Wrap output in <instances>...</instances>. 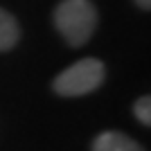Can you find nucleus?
<instances>
[{
	"label": "nucleus",
	"instance_id": "1",
	"mask_svg": "<svg viewBox=\"0 0 151 151\" xmlns=\"http://www.w3.org/2000/svg\"><path fill=\"white\" fill-rule=\"evenodd\" d=\"M54 25L68 45H86L97 27V9L93 0H61L54 9Z\"/></svg>",
	"mask_w": 151,
	"mask_h": 151
},
{
	"label": "nucleus",
	"instance_id": "2",
	"mask_svg": "<svg viewBox=\"0 0 151 151\" xmlns=\"http://www.w3.org/2000/svg\"><path fill=\"white\" fill-rule=\"evenodd\" d=\"M106 68L99 59H81L57 75L52 88L61 97H81L97 90L104 83Z\"/></svg>",
	"mask_w": 151,
	"mask_h": 151
},
{
	"label": "nucleus",
	"instance_id": "3",
	"mask_svg": "<svg viewBox=\"0 0 151 151\" xmlns=\"http://www.w3.org/2000/svg\"><path fill=\"white\" fill-rule=\"evenodd\" d=\"M93 151H145L133 138L120 131H104L93 142Z\"/></svg>",
	"mask_w": 151,
	"mask_h": 151
},
{
	"label": "nucleus",
	"instance_id": "4",
	"mask_svg": "<svg viewBox=\"0 0 151 151\" xmlns=\"http://www.w3.org/2000/svg\"><path fill=\"white\" fill-rule=\"evenodd\" d=\"M18 38H20L18 20L14 18L9 12H5V9L0 7V52L12 50L14 45L18 43Z\"/></svg>",
	"mask_w": 151,
	"mask_h": 151
},
{
	"label": "nucleus",
	"instance_id": "5",
	"mask_svg": "<svg viewBox=\"0 0 151 151\" xmlns=\"http://www.w3.org/2000/svg\"><path fill=\"white\" fill-rule=\"evenodd\" d=\"M133 113L145 126H151V95L140 97L135 104H133Z\"/></svg>",
	"mask_w": 151,
	"mask_h": 151
},
{
	"label": "nucleus",
	"instance_id": "6",
	"mask_svg": "<svg viewBox=\"0 0 151 151\" xmlns=\"http://www.w3.org/2000/svg\"><path fill=\"white\" fill-rule=\"evenodd\" d=\"M133 2H135L140 9H147V12H151V0H133Z\"/></svg>",
	"mask_w": 151,
	"mask_h": 151
}]
</instances>
